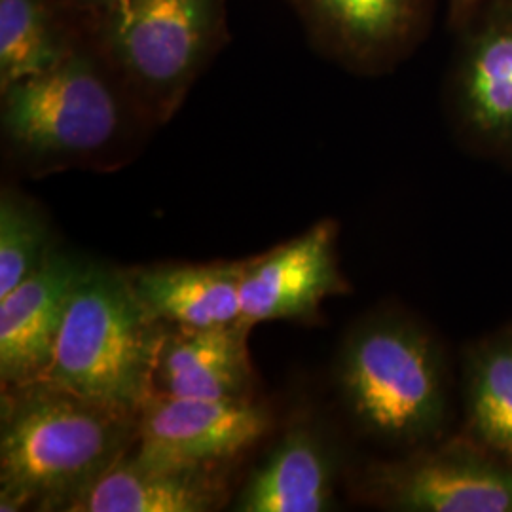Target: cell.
<instances>
[{
  "label": "cell",
  "instance_id": "obj_1",
  "mask_svg": "<svg viewBox=\"0 0 512 512\" xmlns=\"http://www.w3.org/2000/svg\"><path fill=\"white\" fill-rule=\"evenodd\" d=\"M135 440V418L57 385L2 389L0 511H65Z\"/></svg>",
  "mask_w": 512,
  "mask_h": 512
},
{
  "label": "cell",
  "instance_id": "obj_11",
  "mask_svg": "<svg viewBox=\"0 0 512 512\" xmlns=\"http://www.w3.org/2000/svg\"><path fill=\"white\" fill-rule=\"evenodd\" d=\"M86 260L55 249L35 274L0 296L2 389L44 382Z\"/></svg>",
  "mask_w": 512,
  "mask_h": 512
},
{
  "label": "cell",
  "instance_id": "obj_7",
  "mask_svg": "<svg viewBox=\"0 0 512 512\" xmlns=\"http://www.w3.org/2000/svg\"><path fill=\"white\" fill-rule=\"evenodd\" d=\"M311 48L359 76L391 73L421 46L437 0H287Z\"/></svg>",
  "mask_w": 512,
  "mask_h": 512
},
{
  "label": "cell",
  "instance_id": "obj_14",
  "mask_svg": "<svg viewBox=\"0 0 512 512\" xmlns=\"http://www.w3.org/2000/svg\"><path fill=\"white\" fill-rule=\"evenodd\" d=\"M249 332L247 323L215 329L167 327L156 366V391L184 399H251L255 378Z\"/></svg>",
  "mask_w": 512,
  "mask_h": 512
},
{
  "label": "cell",
  "instance_id": "obj_19",
  "mask_svg": "<svg viewBox=\"0 0 512 512\" xmlns=\"http://www.w3.org/2000/svg\"><path fill=\"white\" fill-rule=\"evenodd\" d=\"M488 0H446V16L452 31H458Z\"/></svg>",
  "mask_w": 512,
  "mask_h": 512
},
{
  "label": "cell",
  "instance_id": "obj_10",
  "mask_svg": "<svg viewBox=\"0 0 512 512\" xmlns=\"http://www.w3.org/2000/svg\"><path fill=\"white\" fill-rule=\"evenodd\" d=\"M336 234V224L323 220L274 251L245 260L239 283L243 323L311 319L327 298L348 293Z\"/></svg>",
  "mask_w": 512,
  "mask_h": 512
},
{
  "label": "cell",
  "instance_id": "obj_2",
  "mask_svg": "<svg viewBox=\"0 0 512 512\" xmlns=\"http://www.w3.org/2000/svg\"><path fill=\"white\" fill-rule=\"evenodd\" d=\"M2 141L33 175L99 165L122 154L139 129L152 128L122 82L82 38L46 73L0 90Z\"/></svg>",
  "mask_w": 512,
  "mask_h": 512
},
{
  "label": "cell",
  "instance_id": "obj_4",
  "mask_svg": "<svg viewBox=\"0 0 512 512\" xmlns=\"http://www.w3.org/2000/svg\"><path fill=\"white\" fill-rule=\"evenodd\" d=\"M165 332L167 325L148 310L129 272L88 262L44 382L137 420L156 391Z\"/></svg>",
  "mask_w": 512,
  "mask_h": 512
},
{
  "label": "cell",
  "instance_id": "obj_13",
  "mask_svg": "<svg viewBox=\"0 0 512 512\" xmlns=\"http://www.w3.org/2000/svg\"><path fill=\"white\" fill-rule=\"evenodd\" d=\"M340 461L313 425L298 423L275 442L243 482L238 512H325L336 507Z\"/></svg>",
  "mask_w": 512,
  "mask_h": 512
},
{
  "label": "cell",
  "instance_id": "obj_12",
  "mask_svg": "<svg viewBox=\"0 0 512 512\" xmlns=\"http://www.w3.org/2000/svg\"><path fill=\"white\" fill-rule=\"evenodd\" d=\"M228 499L224 465L145 458L133 448L67 505V512H209Z\"/></svg>",
  "mask_w": 512,
  "mask_h": 512
},
{
  "label": "cell",
  "instance_id": "obj_8",
  "mask_svg": "<svg viewBox=\"0 0 512 512\" xmlns=\"http://www.w3.org/2000/svg\"><path fill=\"white\" fill-rule=\"evenodd\" d=\"M454 35V124L476 148L512 158V0H488Z\"/></svg>",
  "mask_w": 512,
  "mask_h": 512
},
{
  "label": "cell",
  "instance_id": "obj_15",
  "mask_svg": "<svg viewBox=\"0 0 512 512\" xmlns=\"http://www.w3.org/2000/svg\"><path fill=\"white\" fill-rule=\"evenodd\" d=\"M245 262L169 264L131 270L141 300L167 327L215 329L243 323L239 283Z\"/></svg>",
  "mask_w": 512,
  "mask_h": 512
},
{
  "label": "cell",
  "instance_id": "obj_5",
  "mask_svg": "<svg viewBox=\"0 0 512 512\" xmlns=\"http://www.w3.org/2000/svg\"><path fill=\"white\" fill-rule=\"evenodd\" d=\"M78 23L150 126L177 114L228 40L226 0H116Z\"/></svg>",
  "mask_w": 512,
  "mask_h": 512
},
{
  "label": "cell",
  "instance_id": "obj_3",
  "mask_svg": "<svg viewBox=\"0 0 512 512\" xmlns=\"http://www.w3.org/2000/svg\"><path fill=\"white\" fill-rule=\"evenodd\" d=\"M334 380L349 418L366 437L416 450L444 435L450 414L444 351L403 313H376L353 327Z\"/></svg>",
  "mask_w": 512,
  "mask_h": 512
},
{
  "label": "cell",
  "instance_id": "obj_17",
  "mask_svg": "<svg viewBox=\"0 0 512 512\" xmlns=\"http://www.w3.org/2000/svg\"><path fill=\"white\" fill-rule=\"evenodd\" d=\"M463 410L469 439L512 461V329L469 349L463 363Z\"/></svg>",
  "mask_w": 512,
  "mask_h": 512
},
{
  "label": "cell",
  "instance_id": "obj_9",
  "mask_svg": "<svg viewBox=\"0 0 512 512\" xmlns=\"http://www.w3.org/2000/svg\"><path fill=\"white\" fill-rule=\"evenodd\" d=\"M264 406L245 401L184 399L154 391L137 416L133 450L184 465H226L270 429Z\"/></svg>",
  "mask_w": 512,
  "mask_h": 512
},
{
  "label": "cell",
  "instance_id": "obj_18",
  "mask_svg": "<svg viewBox=\"0 0 512 512\" xmlns=\"http://www.w3.org/2000/svg\"><path fill=\"white\" fill-rule=\"evenodd\" d=\"M55 249L54 234L37 203L4 186L0 190V296L35 274Z\"/></svg>",
  "mask_w": 512,
  "mask_h": 512
},
{
  "label": "cell",
  "instance_id": "obj_20",
  "mask_svg": "<svg viewBox=\"0 0 512 512\" xmlns=\"http://www.w3.org/2000/svg\"><path fill=\"white\" fill-rule=\"evenodd\" d=\"M112 2L116 0H65V4L71 8L76 19L92 16L95 12L107 8Z\"/></svg>",
  "mask_w": 512,
  "mask_h": 512
},
{
  "label": "cell",
  "instance_id": "obj_16",
  "mask_svg": "<svg viewBox=\"0 0 512 512\" xmlns=\"http://www.w3.org/2000/svg\"><path fill=\"white\" fill-rule=\"evenodd\" d=\"M82 38L65 0H0V90L50 71Z\"/></svg>",
  "mask_w": 512,
  "mask_h": 512
},
{
  "label": "cell",
  "instance_id": "obj_6",
  "mask_svg": "<svg viewBox=\"0 0 512 512\" xmlns=\"http://www.w3.org/2000/svg\"><path fill=\"white\" fill-rule=\"evenodd\" d=\"M361 490L389 511L512 512V461L469 437L433 442L370 465Z\"/></svg>",
  "mask_w": 512,
  "mask_h": 512
}]
</instances>
